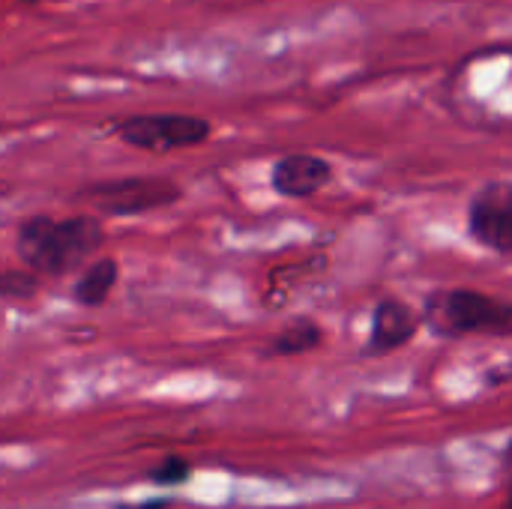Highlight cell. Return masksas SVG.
I'll return each mask as SVG.
<instances>
[{
  "label": "cell",
  "instance_id": "cell-4",
  "mask_svg": "<svg viewBox=\"0 0 512 509\" xmlns=\"http://www.w3.org/2000/svg\"><path fill=\"white\" fill-rule=\"evenodd\" d=\"M81 198L102 216H141L177 204L183 192L174 180L165 177H120L87 186Z\"/></svg>",
  "mask_w": 512,
  "mask_h": 509
},
{
  "label": "cell",
  "instance_id": "cell-8",
  "mask_svg": "<svg viewBox=\"0 0 512 509\" xmlns=\"http://www.w3.org/2000/svg\"><path fill=\"white\" fill-rule=\"evenodd\" d=\"M120 279V267L114 258H96L90 267L81 270V276L75 279L72 285V300L78 306H87V309H96L108 300V294L114 291Z\"/></svg>",
  "mask_w": 512,
  "mask_h": 509
},
{
  "label": "cell",
  "instance_id": "cell-6",
  "mask_svg": "<svg viewBox=\"0 0 512 509\" xmlns=\"http://www.w3.org/2000/svg\"><path fill=\"white\" fill-rule=\"evenodd\" d=\"M333 180V165L318 153H288L270 171V186L282 198L306 201L327 189Z\"/></svg>",
  "mask_w": 512,
  "mask_h": 509
},
{
  "label": "cell",
  "instance_id": "cell-12",
  "mask_svg": "<svg viewBox=\"0 0 512 509\" xmlns=\"http://www.w3.org/2000/svg\"><path fill=\"white\" fill-rule=\"evenodd\" d=\"M117 509H168V501L165 498H153V501H141V504H123Z\"/></svg>",
  "mask_w": 512,
  "mask_h": 509
},
{
  "label": "cell",
  "instance_id": "cell-11",
  "mask_svg": "<svg viewBox=\"0 0 512 509\" xmlns=\"http://www.w3.org/2000/svg\"><path fill=\"white\" fill-rule=\"evenodd\" d=\"M189 462L186 459H180V456H168L153 474H150V480L153 483H159V486H180V483H186L189 480Z\"/></svg>",
  "mask_w": 512,
  "mask_h": 509
},
{
  "label": "cell",
  "instance_id": "cell-2",
  "mask_svg": "<svg viewBox=\"0 0 512 509\" xmlns=\"http://www.w3.org/2000/svg\"><path fill=\"white\" fill-rule=\"evenodd\" d=\"M426 321L438 336H512V303L474 288H450L426 300Z\"/></svg>",
  "mask_w": 512,
  "mask_h": 509
},
{
  "label": "cell",
  "instance_id": "cell-3",
  "mask_svg": "<svg viewBox=\"0 0 512 509\" xmlns=\"http://www.w3.org/2000/svg\"><path fill=\"white\" fill-rule=\"evenodd\" d=\"M114 135L147 153H171L198 147L213 135V123L198 114H132L114 123Z\"/></svg>",
  "mask_w": 512,
  "mask_h": 509
},
{
  "label": "cell",
  "instance_id": "cell-10",
  "mask_svg": "<svg viewBox=\"0 0 512 509\" xmlns=\"http://www.w3.org/2000/svg\"><path fill=\"white\" fill-rule=\"evenodd\" d=\"M33 273V270H30ZM24 270H6L3 273V282H0V291L6 300H24V297H33L36 291V276H30Z\"/></svg>",
  "mask_w": 512,
  "mask_h": 509
},
{
  "label": "cell",
  "instance_id": "cell-13",
  "mask_svg": "<svg viewBox=\"0 0 512 509\" xmlns=\"http://www.w3.org/2000/svg\"><path fill=\"white\" fill-rule=\"evenodd\" d=\"M18 3H24V6H33V3H39V0H18Z\"/></svg>",
  "mask_w": 512,
  "mask_h": 509
},
{
  "label": "cell",
  "instance_id": "cell-9",
  "mask_svg": "<svg viewBox=\"0 0 512 509\" xmlns=\"http://www.w3.org/2000/svg\"><path fill=\"white\" fill-rule=\"evenodd\" d=\"M324 339V330L312 318H297L291 321L267 348V357H300L312 348H318Z\"/></svg>",
  "mask_w": 512,
  "mask_h": 509
},
{
  "label": "cell",
  "instance_id": "cell-7",
  "mask_svg": "<svg viewBox=\"0 0 512 509\" xmlns=\"http://www.w3.org/2000/svg\"><path fill=\"white\" fill-rule=\"evenodd\" d=\"M420 330V312L411 309L399 297H384L375 312H372V327H369V342L366 354H393L402 345H408Z\"/></svg>",
  "mask_w": 512,
  "mask_h": 509
},
{
  "label": "cell",
  "instance_id": "cell-1",
  "mask_svg": "<svg viewBox=\"0 0 512 509\" xmlns=\"http://www.w3.org/2000/svg\"><path fill=\"white\" fill-rule=\"evenodd\" d=\"M105 228L96 216H30L15 231V252L39 276H66L102 246Z\"/></svg>",
  "mask_w": 512,
  "mask_h": 509
},
{
  "label": "cell",
  "instance_id": "cell-5",
  "mask_svg": "<svg viewBox=\"0 0 512 509\" xmlns=\"http://www.w3.org/2000/svg\"><path fill=\"white\" fill-rule=\"evenodd\" d=\"M468 231L483 249L512 255V180H492L474 192Z\"/></svg>",
  "mask_w": 512,
  "mask_h": 509
}]
</instances>
